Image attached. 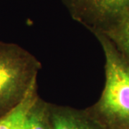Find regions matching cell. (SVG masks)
Instances as JSON below:
<instances>
[{
    "label": "cell",
    "mask_w": 129,
    "mask_h": 129,
    "mask_svg": "<svg viewBox=\"0 0 129 129\" xmlns=\"http://www.w3.org/2000/svg\"><path fill=\"white\" fill-rule=\"evenodd\" d=\"M93 30L106 35L129 62V8L105 28Z\"/></svg>",
    "instance_id": "obj_5"
},
{
    "label": "cell",
    "mask_w": 129,
    "mask_h": 129,
    "mask_svg": "<svg viewBox=\"0 0 129 129\" xmlns=\"http://www.w3.org/2000/svg\"><path fill=\"white\" fill-rule=\"evenodd\" d=\"M75 19L102 29L129 8V0H62Z\"/></svg>",
    "instance_id": "obj_3"
},
{
    "label": "cell",
    "mask_w": 129,
    "mask_h": 129,
    "mask_svg": "<svg viewBox=\"0 0 129 129\" xmlns=\"http://www.w3.org/2000/svg\"><path fill=\"white\" fill-rule=\"evenodd\" d=\"M37 81L29 88L22 100L6 114L0 117V129H22L24 118L37 98Z\"/></svg>",
    "instance_id": "obj_6"
},
{
    "label": "cell",
    "mask_w": 129,
    "mask_h": 129,
    "mask_svg": "<svg viewBox=\"0 0 129 129\" xmlns=\"http://www.w3.org/2000/svg\"><path fill=\"white\" fill-rule=\"evenodd\" d=\"M39 62L17 45L0 42V117L22 100L37 81Z\"/></svg>",
    "instance_id": "obj_2"
},
{
    "label": "cell",
    "mask_w": 129,
    "mask_h": 129,
    "mask_svg": "<svg viewBox=\"0 0 129 129\" xmlns=\"http://www.w3.org/2000/svg\"><path fill=\"white\" fill-rule=\"evenodd\" d=\"M105 57V84L89 108L105 129H129V62L103 32L92 30Z\"/></svg>",
    "instance_id": "obj_1"
},
{
    "label": "cell",
    "mask_w": 129,
    "mask_h": 129,
    "mask_svg": "<svg viewBox=\"0 0 129 129\" xmlns=\"http://www.w3.org/2000/svg\"><path fill=\"white\" fill-rule=\"evenodd\" d=\"M22 129H52L50 115V103L38 97L29 109Z\"/></svg>",
    "instance_id": "obj_7"
},
{
    "label": "cell",
    "mask_w": 129,
    "mask_h": 129,
    "mask_svg": "<svg viewBox=\"0 0 129 129\" xmlns=\"http://www.w3.org/2000/svg\"><path fill=\"white\" fill-rule=\"evenodd\" d=\"M52 129H105L89 108L79 110L50 104Z\"/></svg>",
    "instance_id": "obj_4"
}]
</instances>
